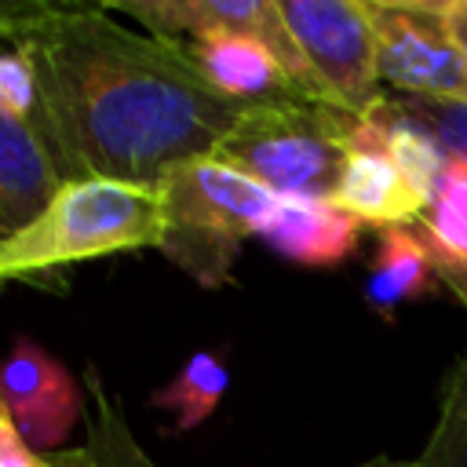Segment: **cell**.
<instances>
[{"label": "cell", "instance_id": "cell-6", "mask_svg": "<svg viewBox=\"0 0 467 467\" xmlns=\"http://www.w3.org/2000/svg\"><path fill=\"white\" fill-rule=\"evenodd\" d=\"M285 22L321 84L347 113H368L387 91L376 69V36L365 0H281Z\"/></svg>", "mask_w": 467, "mask_h": 467}, {"label": "cell", "instance_id": "cell-10", "mask_svg": "<svg viewBox=\"0 0 467 467\" xmlns=\"http://www.w3.org/2000/svg\"><path fill=\"white\" fill-rule=\"evenodd\" d=\"M197 77L234 106H259L277 99H303L277 55L252 33H208L179 44Z\"/></svg>", "mask_w": 467, "mask_h": 467}, {"label": "cell", "instance_id": "cell-3", "mask_svg": "<svg viewBox=\"0 0 467 467\" xmlns=\"http://www.w3.org/2000/svg\"><path fill=\"white\" fill-rule=\"evenodd\" d=\"M157 190L164 215L161 252L208 292L234 281L241 244L255 237L277 204L274 190L215 153L179 161L157 179Z\"/></svg>", "mask_w": 467, "mask_h": 467}, {"label": "cell", "instance_id": "cell-19", "mask_svg": "<svg viewBox=\"0 0 467 467\" xmlns=\"http://www.w3.org/2000/svg\"><path fill=\"white\" fill-rule=\"evenodd\" d=\"M401 102L420 124L434 131L445 153L467 157V102H416V99H401Z\"/></svg>", "mask_w": 467, "mask_h": 467}, {"label": "cell", "instance_id": "cell-22", "mask_svg": "<svg viewBox=\"0 0 467 467\" xmlns=\"http://www.w3.org/2000/svg\"><path fill=\"white\" fill-rule=\"evenodd\" d=\"M51 467H91L88 449H66V452H51Z\"/></svg>", "mask_w": 467, "mask_h": 467}, {"label": "cell", "instance_id": "cell-20", "mask_svg": "<svg viewBox=\"0 0 467 467\" xmlns=\"http://www.w3.org/2000/svg\"><path fill=\"white\" fill-rule=\"evenodd\" d=\"M0 467H51V452H36L7 420L0 423Z\"/></svg>", "mask_w": 467, "mask_h": 467}, {"label": "cell", "instance_id": "cell-21", "mask_svg": "<svg viewBox=\"0 0 467 467\" xmlns=\"http://www.w3.org/2000/svg\"><path fill=\"white\" fill-rule=\"evenodd\" d=\"M445 4V18H449V29L463 51V62H467V0H441Z\"/></svg>", "mask_w": 467, "mask_h": 467}, {"label": "cell", "instance_id": "cell-14", "mask_svg": "<svg viewBox=\"0 0 467 467\" xmlns=\"http://www.w3.org/2000/svg\"><path fill=\"white\" fill-rule=\"evenodd\" d=\"M416 230L434 255L441 285L467 303V157L449 153L441 182L416 219Z\"/></svg>", "mask_w": 467, "mask_h": 467}, {"label": "cell", "instance_id": "cell-18", "mask_svg": "<svg viewBox=\"0 0 467 467\" xmlns=\"http://www.w3.org/2000/svg\"><path fill=\"white\" fill-rule=\"evenodd\" d=\"M0 113L40 131V84L29 55L0 36ZM44 139V135H40Z\"/></svg>", "mask_w": 467, "mask_h": 467}, {"label": "cell", "instance_id": "cell-5", "mask_svg": "<svg viewBox=\"0 0 467 467\" xmlns=\"http://www.w3.org/2000/svg\"><path fill=\"white\" fill-rule=\"evenodd\" d=\"M379 84L398 99L467 102V62L441 0H365Z\"/></svg>", "mask_w": 467, "mask_h": 467}, {"label": "cell", "instance_id": "cell-2", "mask_svg": "<svg viewBox=\"0 0 467 467\" xmlns=\"http://www.w3.org/2000/svg\"><path fill=\"white\" fill-rule=\"evenodd\" d=\"M161 237L157 182L62 179L22 230L0 237V277H36L117 252L161 248Z\"/></svg>", "mask_w": 467, "mask_h": 467}, {"label": "cell", "instance_id": "cell-13", "mask_svg": "<svg viewBox=\"0 0 467 467\" xmlns=\"http://www.w3.org/2000/svg\"><path fill=\"white\" fill-rule=\"evenodd\" d=\"M62 175L36 128L0 113V237L22 230L58 190Z\"/></svg>", "mask_w": 467, "mask_h": 467}, {"label": "cell", "instance_id": "cell-8", "mask_svg": "<svg viewBox=\"0 0 467 467\" xmlns=\"http://www.w3.org/2000/svg\"><path fill=\"white\" fill-rule=\"evenodd\" d=\"M0 398L11 423L36 452L58 445L80 420V390L73 376L29 336H15L0 361Z\"/></svg>", "mask_w": 467, "mask_h": 467}, {"label": "cell", "instance_id": "cell-9", "mask_svg": "<svg viewBox=\"0 0 467 467\" xmlns=\"http://www.w3.org/2000/svg\"><path fill=\"white\" fill-rule=\"evenodd\" d=\"M328 201L347 215H354L361 226L368 223L376 230L412 226L427 208L420 190L405 179V171L383 150L368 117H354L347 128V157Z\"/></svg>", "mask_w": 467, "mask_h": 467}, {"label": "cell", "instance_id": "cell-1", "mask_svg": "<svg viewBox=\"0 0 467 467\" xmlns=\"http://www.w3.org/2000/svg\"><path fill=\"white\" fill-rule=\"evenodd\" d=\"M0 36L36 69L40 135L62 179L157 182L212 153L244 109L179 44L120 26L106 4H0Z\"/></svg>", "mask_w": 467, "mask_h": 467}, {"label": "cell", "instance_id": "cell-11", "mask_svg": "<svg viewBox=\"0 0 467 467\" xmlns=\"http://www.w3.org/2000/svg\"><path fill=\"white\" fill-rule=\"evenodd\" d=\"M277 255L296 266H339L361 241V223L336 208L328 197H277L255 230Z\"/></svg>", "mask_w": 467, "mask_h": 467}, {"label": "cell", "instance_id": "cell-7", "mask_svg": "<svg viewBox=\"0 0 467 467\" xmlns=\"http://www.w3.org/2000/svg\"><path fill=\"white\" fill-rule=\"evenodd\" d=\"M106 7L113 15H128L131 22L142 26V33L168 40V44H186V40H197L219 29L252 33L277 55L281 69L288 73V80L296 84L303 99L328 102L285 22L281 0H113Z\"/></svg>", "mask_w": 467, "mask_h": 467}, {"label": "cell", "instance_id": "cell-16", "mask_svg": "<svg viewBox=\"0 0 467 467\" xmlns=\"http://www.w3.org/2000/svg\"><path fill=\"white\" fill-rule=\"evenodd\" d=\"M226 387H230L226 361L212 350H197L164 387L150 394V405L161 412H171L175 431H193L219 409Z\"/></svg>", "mask_w": 467, "mask_h": 467}, {"label": "cell", "instance_id": "cell-23", "mask_svg": "<svg viewBox=\"0 0 467 467\" xmlns=\"http://www.w3.org/2000/svg\"><path fill=\"white\" fill-rule=\"evenodd\" d=\"M11 416H7V405H4V398H0V423H7Z\"/></svg>", "mask_w": 467, "mask_h": 467}, {"label": "cell", "instance_id": "cell-12", "mask_svg": "<svg viewBox=\"0 0 467 467\" xmlns=\"http://www.w3.org/2000/svg\"><path fill=\"white\" fill-rule=\"evenodd\" d=\"M434 255L423 234L412 226H383L376 230V252L365 277V303L376 317L394 321L401 306L423 299L438 285Z\"/></svg>", "mask_w": 467, "mask_h": 467}, {"label": "cell", "instance_id": "cell-4", "mask_svg": "<svg viewBox=\"0 0 467 467\" xmlns=\"http://www.w3.org/2000/svg\"><path fill=\"white\" fill-rule=\"evenodd\" d=\"M358 113L310 99L244 106L212 150L277 197H328L343 157L347 128Z\"/></svg>", "mask_w": 467, "mask_h": 467}, {"label": "cell", "instance_id": "cell-15", "mask_svg": "<svg viewBox=\"0 0 467 467\" xmlns=\"http://www.w3.org/2000/svg\"><path fill=\"white\" fill-rule=\"evenodd\" d=\"M88 390H91V423H88V456L91 467H157L135 441L128 416L120 409V398L102 383L95 368H88ZM358 467H420V460H394V456H372Z\"/></svg>", "mask_w": 467, "mask_h": 467}, {"label": "cell", "instance_id": "cell-17", "mask_svg": "<svg viewBox=\"0 0 467 467\" xmlns=\"http://www.w3.org/2000/svg\"><path fill=\"white\" fill-rule=\"evenodd\" d=\"M420 467H467V343L441 383L438 420L420 452Z\"/></svg>", "mask_w": 467, "mask_h": 467}]
</instances>
